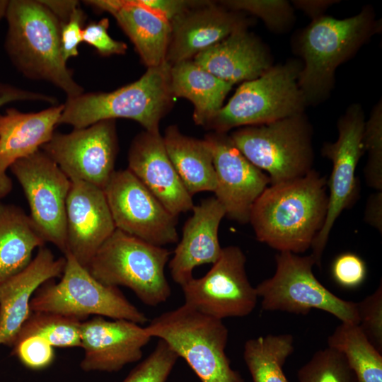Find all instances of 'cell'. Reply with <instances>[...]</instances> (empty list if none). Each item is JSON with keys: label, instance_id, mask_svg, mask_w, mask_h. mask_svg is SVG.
<instances>
[{"label": "cell", "instance_id": "cell-1", "mask_svg": "<svg viewBox=\"0 0 382 382\" xmlns=\"http://www.w3.org/2000/svg\"><path fill=\"white\" fill-rule=\"evenodd\" d=\"M327 179L315 170L267 186L254 202L249 218L256 238L279 252L306 251L326 217Z\"/></svg>", "mask_w": 382, "mask_h": 382}, {"label": "cell", "instance_id": "cell-2", "mask_svg": "<svg viewBox=\"0 0 382 382\" xmlns=\"http://www.w3.org/2000/svg\"><path fill=\"white\" fill-rule=\"evenodd\" d=\"M5 18L4 50L23 76L52 84L66 98L84 92L62 56V23L40 0H9Z\"/></svg>", "mask_w": 382, "mask_h": 382}, {"label": "cell", "instance_id": "cell-3", "mask_svg": "<svg viewBox=\"0 0 382 382\" xmlns=\"http://www.w3.org/2000/svg\"><path fill=\"white\" fill-rule=\"evenodd\" d=\"M171 65L167 62L148 68L138 80L111 92L83 93L66 98L59 125L74 129L103 120L125 118L139 123L145 131L159 132V123L171 104Z\"/></svg>", "mask_w": 382, "mask_h": 382}, {"label": "cell", "instance_id": "cell-4", "mask_svg": "<svg viewBox=\"0 0 382 382\" xmlns=\"http://www.w3.org/2000/svg\"><path fill=\"white\" fill-rule=\"evenodd\" d=\"M378 27L373 11L368 7L344 19L323 15L313 19L299 42L303 64L298 85L306 105L328 96L337 67L351 57Z\"/></svg>", "mask_w": 382, "mask_h": 382}, {"label": "cell", "instance_id": "cell-5", "mask_svg": "<svg viewBox=\"0 0 382 382\" xmlns=\"http://www.w3.org/2000/svg\"><path fill=\"white\" fill-rule=\"evenodd\" d=\"M145 329L183 358L201 382H244L225 352L228 330L222 320L184 303L154 318Z\"/></svg>", "mask_w": 382, "mask_h": 382}, {"label": "cell", "instance_id": "cell-6", "mask_svg": "<svg viewBox=\"0 0 382 382\" xmlns=\"http://www.w3.org/2000/svg\"><path fill=\"white\" fill-rule=\"evenodd\" d=\"M170 252L115 229L87 266L100 282L126 286L149 306L166 301L171 294L165 274Z\"/></svg>", "mask_w": 382, "mask_h": 382}, {"label": "cell", "instance_id": "cell-7", "mask_svg": "<svg viewBox=\"0 0 382 382\" xmlns=\"http://www.w3.org/2000/svg\"><path fill=\"white\" fill-rule=\"evenodd\" d=\"M301 69L298 62L289 61L243 82L206 128L226 134L235 127L267 124L303 113L306 103L298 85Z\"/></svg>", "mask_w": 382, "mask_h": 382}, {"label": "cell", "instance_id": "cell-8", "mask_svg": "<svg viewBox=\"0 0 382 382\" xmlns=\"http://www.w3.org/2000/svg\"><path fill=\"white\" fill-rule=\"evenodd\" d=\"M240 152L274 185L313 170L311 127L303 113L238 129L230 136Z\"/></svg>", "mask_w": 382, "mask_h": 382}, {"label": "cell", "instance_id": "cell-9", "mask_svg": "<svg viewBox=\"0 0 382 382\" xmlns=\"http://www.w3.org/2000/svg\"><path fill=\"white\" fill-rule=\"evenodd\" d=\"M64 257L61 279L57 283L48 281L38 288L30 301L32 312H50L81 321L91 315L139 325L148 321L118 287L100 282L70 253Z\"/></svg>", "mask_w": 382, "mask_h": 382}, {"label": "cell", "instance_id": "cell-10", "mask_svg": "<svg viewBox=\"0 0 382 382\" xmlns=\"http://www.w3.org/2000/svg\"><path fill=\"white\" fill-rule=\"evenodd\" d=\"M275 262L274 275L255 287L263 310L306 315L315 308L330 313L342 323L359 324L357 303L339 298L316 279L311 255L279 252Z\"/></svg>", "mask_w": 382, "mask_h": 382}, {"label": "cell", "instance_id": "cell-11", "mask_svg": "<svg viewBox=\"0 0 382 382\" xmlns=\"http://www.w3.org/2000/svg\"><path fill=\"white\" fill-rule=\"evenodd\" d=\"M10 170L24 192L36 229L45 242L65 254L71 180L42 149L16 161Z\"/></svg>", "mask_w": 382, "mask_h": 382}, {"label": "cell", "instance_id": "cell-12", "mask_svg": "<svg viewBox=\"0 0 382 382\" xmlns=\"http://www.w3.org/2000/svg\"><path fill=\"white\" fill-rule=\"evenodd\" d=\"M364 115L358 104L351 105L337 122L338 137L335 142L323 144L321 153L332 164L327 187L328 209L324 224L314 238L311 256L316 265L321 258L331 229L343 210L351 206L357 194L356 169L364 153L363 135Z\"/></svg>", "mask_w": 382, "mask_h": 382}, {"label": "cell", "instance_id": "cell-13", "mask_svg": "<svg viewBox=\"0 0 382 382\" xmlns=\"http://www.w3.org/2000/svg\"><path fill=\"white\" fill-rule=\"evenodd\" d=\"M246 257L236 245L222 248L219 259L202 277L182 287L186 305L213 318L245 317L255 309L257 294L245 272Z\"/></svg>", "mask_w": 382, "mask_h": 382}, {"label": "cell", "instance_id": "cell-14", "mask_svg": "<svg viewBox=\"0 0 382 382\" xmlns=\"http://www.w3.org/2000/svg\"><path fill=\"white\" fill-rule=\"evenodd\" d=\"M103 191L116 229L161 247L178 241V217L129 169L115 170Z\"/></svg>", "mask_w": 382, "mask_h": 382}, {"label": "cell", "instance_id": "cell-15", "mask_svg": "<svg viewBox=\"0 0 382 382\" xmlns=\"http://www.w3.org/2000/svg\"><path fill=\"white\" fill-rule=\"evenodd\" d=\"M41 149L71 180L103 190L115 172L118 151L115 120H103L69 133L55 132Z\"/></svg>", "mask_w": 382, "mask_h": 382}, {"label": "cell", "instance_id": "cell-16", "mask_svg": "<svg viewBox=\"0 0 382 382\" xmlns=\"http://www.w3.org/2000/svg\"><path fill=\"white\" fill-rule=\"evenodd\" d=\"M205 139L214 158V197L228 219L245 224L249 222L254 202L270 184V178L240 152L229 136L214 132Z\"/></svg>", "mask_w": 382, "mask_h": 382}, {"label": "cell", "instance_id": "cell-17", "mask_svg": "<svg viewBox=\"0 0 382 382\" xmlns=\"http://www.w3.org/2000/svg\"><path fill=\"white\" fill-rule=\"evenodd\" d=\"M151 339L145 327L129 320L95 316L82 321L81 347L84 355L80 367L84 371H118L140 360L142 349Z\"/></svg>", "mask_w": 382, "mask_h": 382}, {"label": "cell", "instance_id": "cell-18", "mask_svg": "<svg viewBox=\"0 0 382 382\" xmlns=\"http://www.w3.org/2000/svg\"><path fill=\"white\" fill-rule=\"evenodd\" d=\"M71 182L66 202V253L87 267L116 228L103 190L83 181Z\"/></svg>", "mask_w": 382, "mask_h": 382}, {"label": "cell", "instance_id": "cell-19", "mask_svg": "<svg viewBox=\"0 0 382 382\" xmlns=\"http://www.w3.org/2000/svg\"><path fill=\"white\" fill-rule=\"evenodd\" d=\"M129 169L173 216L192 209L185 189L166 152L159 132L145 131L133 139L128 152Z\"/></svg>", "mask_w": 382, "mask_h": 382}, {"label": "cell", "instance_id": "cell-20", "mask_svg": "<svg viewBox=\"0 0 382 382\" xmlns=\"http://www.w3.org/2000/svg\"><path fill=\"white\" fill-rule=\"evenodd\" d=\"M63 108V104H57L35 112L9 108L0 114V199L12 190L8 170L51 139Z\"/></svg>", "mask_w": 382, "mask_h": 382}, {"label": "cell", "instance_id": "cell-21", "mask_svg": "<svg viewBox=\"0 0 382 382\" xmlns=\"http://www.w3.org/2000/svg\"><path fill=\"white\" fill-rule=\"evenodd\" d=\"M166 62L171 66L190 60L199 53L245 27L236 13L211 3H202L170 21Z\"/></svg>", "mask_w": 382, "mask_h": 382}, {"label": "cell", "instance_id": "cell-22", "mask_svg": "<svg viewBox=\"0 0 382 382\" xmlns=\"http://www.w3.org/2000/svg\"><path fill=\"white\" fill-rule=\"evenodd\" d=\"M65 262V257L55 258L44 245L26 268L0 285V345L12 347L32 313L33 295L47 282L62 276Z\"/></svg>", "mask_w": 382, "mask_h": 382}, {"label": "cell", "instance_id": "cell-23", "mask_svg": "<svg viewBox=\"0 0 382 382\" xmlns=\"http://www.w3.org/2000/svg\"><path fill=\"white\" fill-rule=\"evenodd\" d=\"M192 211L169 262L171 277L181 286L193 278L195 267L214 264L222 250L218 236L220 223L226 216L222 205L214 197H209L194 206Z\"/></svg>", "mask_w": 382, "mask_h": 382}, {"label": "cell", "instance_id": "cell-24", "mask_svg": "<svg viewBox=\"0 0 382 382\" xmlns=\"http://www.w3.org/2000/svg\"><path fill=\"white\" fill-rule=\"evenodd\" d=\"M84 2L114 16L148 68L166 62L171 33L170 22L166 18L145 7L138 0H88Z\"/></svg>", "mask_w": 382, "mask_h": 382}, {"label": "cell", "instance_id": "cell-25", "mask_svg": "<svg viewBox=\"0 0 382 382\" xmlns=\"http://www.w3.org/2000/svg\"><path fill=\"white\" fill-rule=\"evenodd\" d=\"M193 61L232 85L255 79L272 66L266 49L245 27L199 53Z\"/></svg>", "mask_w": 382, "mask_h": 382}, {"label": "cell", "instance_id": "cell-26", "mask_svg": "<svg viewBox=\"0 0 382 382\" xmlns=\"http://www.w3.org/2000/svg\"><path fill=\"white\" fill-rule=\"evenodd\" d=\"M168 156L187 191L192 197L201 192H214L216 173L209 141L182 134L168 127L163 137Z\"/></svg>", "mask_w": 382, "mask_h": 382}, {"label": "cell", "instance_id": "cell-27", "mask_svg": "<svg viewBox=\"0 0 382 382\" xmlns=\"http://www.w3.org/2000/svg\"><path fill=\"white\" fill-rule=\"evenodd\" d=\"M233 85L226 82L194 62L176 63L170 69V89L175 97L188 99L194 105L195 122L207 127L223 107Z\"/></svg>", "mask_w": 382, "mask_h": 382}, {"label": "cell", "instance_id": "cell-28", "mask_svg": "<svg viewBox=\"0 0 382 382\" xmlns=\"http://www.w3.org/2000/svg\"><path fill=\"white\" fill-rule=\"evenodd\" d=\"M45 243L21 207L0 203V285L26 268Z\"/></svg>", "mask_w": 382, "mask_h": 382}, {"label": "cell", "instance_id": "cell-29", "mask_svg": "<svg viewBox=\"0 0 382 382\" xmlns=\"http://www.w3.org/2000/svg\"><path fill=\"white\" fill-rule=\"evenodd\" d=\"M328 347L345 357L357 382H382V355L357 324L341 323L328 338Z\"/></svg>", "mask_w": 382, "mask_h": 382}, {"label": "cell", "instance_id": "cell-30", "mask_svg": "<svg viewBox=\"0 0 382 382\" xmlns=\"http://www.w3.org/2000/svg\"><path fill=\"white\" fill-rule=\"evenodd\" d=\"M294 337L289 333L267 335L248 340L243 359L253 382H288L283 366L294 352Z\"/></svg>", "mask_w": 382, "mask_h": 382}, {"label": "cell", "instance_id": "cell-31", "mask_svg": "<svg viewBox=\"0 0 382 382\" xmlns=\"http://www.w3.org/2000/svg\"><path fill=\"white\" fill-rule=\"evenodd\" d=\"M81 322L57 313L32 312L15 341L37 336L47 340L52 347H81Z\"/></svg>", "mask_w": 382, "mask_h": 382}, {"label": "cell", "instance_id": "cell-32", "mask_svg": "<svg viewBox=\"0 0 382 382\" xmlns=\"http://www.w3.org/2000/svg\"><path fill=\"white\" fill-rule=\"evenodd\" d=\"M297 376L299 382H357L342 354L329 347L316 352Z\"/></svg>", "mask_w": 382, "mask_h": 382}, {"label": "cell", "instance_id": "cell-33", "mask_svg": "<svg viewBox=\"0 0 382 382\" xmlns=\"http://www.w3.org/2000/svg\"><path fill=\"white\" fill-rule=\"evenodd\" d=\"M363 144L368 159L364 167L365 180L376 191H382V104L375 105L365 122Z\"/></svg>", "mask_w": 382, "mask_h": 382}, {"label": "cell", "instance_id": "cell-34", "mask_svg": "<svg viewBox=\"0 0 382 382\" xmlns=\"http://www.w3.org/2000/svg\"><path fill=\"white\" fill-rule=\"evenodd\" d=\"M179 357L163 340L137 364L122 382H166Z\"/></svg>", "mask_w": 382, "mask_h": 382}, {"label": "cell", "instance_id": "cell-35", "mask_svg": "<svg viewBox=\"0 0 382 382\" xmlns=\"http://www.w3.org/2000/svg\"><path fill=\"white\" fill-rule=\"evenodd\" d=\"M223 2L230 9L245 11L258 16L272 30H283L293 20V10L286 1L236 0Z\"/></svg>", "mask_w": 382, "mask_h": 382}, {"label": "cell", "instance_id": "cell-36", "mask_svg": "<svg viewBox=\"0 0 382 382\" xmlns=\"http://www.w3.org/2000/svg\"><path fill=\"white\" fill-rule=\"evenodd\" d=\"M358 325L373 345L382 352V283L374 293L357 303Z\"/></svg>", "mask_w": 382, "mask_h": 382}, {"label": "cell", "instance_id": "cell-37", "mask_svg": "<svg viewBox=\"0 0 382 382\" xmlns=\"http://www.w3.org/2000/svg\"><path fill=\"white\" fill-rule=\"evenodd\" d=\"M12 354L27 368L40 370L48 367L54 359V351L47 340L30 336L14 342Z\"/></svg>", "mask_w": 382, "mask_h": 382}, {"label": "cell", "instance_id": "cell-38", "mask_svg": "<svg viewBox=\"0 0 382 382\" xmlns=\"http://www.w3.org/2000/svg\"><path fill=\"white\" fill-rule=\"evenodd\" d=\"M109 21L103 18L98 22H91L83 27V42L92 46L102 56L124 54L127 45L115 40L108 34Z\"/></svg>", "mask_w": 382, "mask_h": 382}, {"label": "cell", "instance_id": "cell-39", "mask_svg": "<svg viewBox=\"0 0 382 382\" xmlns=\"http://www.w3.org/2000/svg\"><path fill=\"white\" fill-rule=\"evenodd\" d=\"M334 279L340 286L354 288L359 286L366 274V265L357 255L345 253L340 255L332 267Z\"/></svg>", "mask_w": 382, "mask_h": 382}, {"label": "cell", "instance_id": "cell-40", "mask_svg": "<svg viewBox=\"0 0 382 382\" xmlns=\"http://www.w3.org/2000/svg\"><path fill=\"white\" fill-rule=\"evenodd\" d=\"M86 18L85 12L79 6L74 10L68 21L62 25L61 48L66 62L79 55V46L83 42V29Z\"/></svg>", "mask_w": 382, "mask_h": 382}, {"label": "cell", "instance_id": "cell-41", "mask_svg": "<svg viewBox=\"0 0 382 382\" xmlns=\"http://www.w3.org/2000/svg\"><path fill=\"white\" fill-rule=\"evenodd\" d=\"M18 101L44 102L51 105H57V98L52 96L0 81V108L6 104Z\"/></svg>", "mask_w": 382, "mask_h": 382}, {"label": "cell", "instance_id": "cell-42", "mask_svg": "<svg viewBox=\"0 0 382 382\" xmlns=\"http://www.w3.org/2000/svg\"><path fill=\"white\" fill-rule=\"evenodd\" d=\"M145 7L155 11L170 22L203 1L179 0H138Z\"/></svg>", "mask_w": 382, "mask_h": 382}, {"label": "cell", "instance_id": "cell-43", "mask_svg": "<svg viewBox=\"0 0 382 382\" xmlns=\"http://www.w3.org/2000/svg\"><path fill=\"white\" fill-rule=\"evenodd\" d=\"M364 221L381 233L382 191H376L369 197L364 212Z\"/></svg>", "mask_w": 382, "mask_h": 382}, {"label": "cell", "instance_id": "cell-44", "mask_svg": "<svg viewBox=\"0 0 382 382\" xmlns=\"http://www.w3.org/2000/svg\"><path fill=\"white\" fill-rule=\"evenodd\" d=\"M62 24L68 21L74 10L79 6L76 0H40Z\"/></svg>", "mask_w": 382, "mask_h": 382}, {"label": "cell", "instance_id": "cell-45", "mask_svg": "<svg viewBox=\"0 0 382 382\" xmlns=\"http://www.w3.org/2000/svg\"><path fill=\"white\" fill-rule=\"evenodd\" d=\"M334 2V1H294V4L309 14L314 19L322 16L320 13Z\"/></svg>", "mask_w": 382, "mask_h": 382}, {"label": "cell", "instance_id": "cell-46", "mask_svg": "<svg viewBox=\"0 0 382 382\" xmlns=\"http://www.w3.org/2000/svg\"><path fill=\"white\" fill-rule=\"evenodd\" d=\"M9 0H0V21L5 18Z\"/></svg>", "mask_w": 382, "mask_h": 382}]
</instances>
